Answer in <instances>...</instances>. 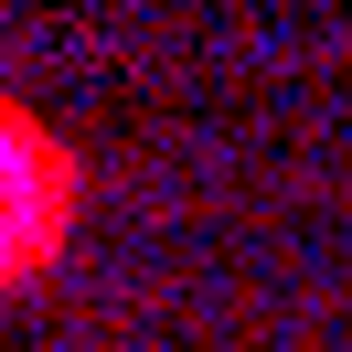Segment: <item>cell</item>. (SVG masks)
<instances>
[{"label": "cell", "instance_id": "cell-1", "mask_svg": "<svg viewBox=\"0 0 352 352\" xmlns=\"http://www.w3.org/2000/svg\"><path fill=\"white\" fill-rule=\"evenodd\" d=\"M75 214H86V171L75 150H54L22 107H0V288H32L65 256Z\"/></svg>", "mask_w": 352, "mask_h": 352}]
</instances>
